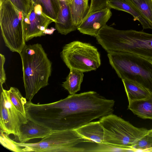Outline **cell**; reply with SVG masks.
I'll list each match as a JSON object with an SVG mask.
<instances>
[{
	"mask_svg": "<svg viewBox=\"0 0 152 152\" xmlns=\"http://www.w3.org/2000/svg\"><path fill=\"white\" fill-rule=\"evenodd\" d=\"M152 25V0H129Z\"/></svg>",
	"mask_w": 152,
	"mask_h": 152,
	"instance_id": "cell-22",
	"label": "cell"
},
{
	"mask_svg": "<svg viewBox=\"0 0 152 152\" xmlns=\"http://www.w3.org/2000/svg\"><path fill=\"white\" fill-rule=\"evenodd\" d=\"M85 142H91L74 129L52 131L35 143L18 142L12 140L14 151L18 152H87V149L79 146Z\"/></svg>",
	"mask_w": 152,
	"mask_h": 152,
	"instance_id": "cell-5",
	"label": "cell"
},
{
	"mask_svg": "<svg viewBox=\"0 0 152 152\" xmlns=\"http://www.w3.org/2000/svg\"><path fill=\"white\" fill-rule=\"evenodd\" d=\"M58 101L60 130H75L112 114L115 103L91 91L70 94Z\"/></svg>",
	"mask_w": 152,
	"mask_h": 152,
	"instance_id": "cell-1",
	"label": "cell"
},
{
	"mask_svg": "<svg viewBox=\"0 0 152 152\" xmlns=\"http://www.w3.org/2000/svg\"><path fill=\"white\" fill-rule=\"evenodd\" d=\"M72 0H70V2H71V1H72Z\"/></svg>",
	"mask_w": 152,
	"mask_h": 152,
	"instance_id": "cell-31",
	"label": "cell"
},
{
	"mask_svg": "<svg viewBox=\"0 0 152 152\" xmlns=\"http://www.w3.org/2000/svg\"><path fill=\"white\" fill-rule=\"evenodd\" d=\"M54 20L46 15L42 11L40 5H33L27 16L23 15V26L26 42L34 37L44 36L48 26Z\"/></svg>",
	"mask_w": 152,
	"mask_h": 152,
	"instance_id": "cell-10",
	"label": "cell"
},
{
	"mask_svg": "<svg viewBox=\"0 0 152 152\" xmlns=\"http://www.w3.org/2000/svg\"><path fill=\"white\" fill-rule=\"evenodd\" d=\"M0 25L6 46L20 54L26 45L23 14L9 0H0Z\"/></svg>",
	"mask_w": 152,
	"mask_h": 152,
	"instance_id": "cell-7",
	"label": "cell"
},
{
	"mask_svg": "<svg viewBox=\"0 0 152 152\" xmlns=\"http://www.w3.org/2000/svg\"><path fill=\"white\" fill-rule=\"evenodd\" d=\"M135 152L143 151L152 148V136L147 134L139 140L132 147Z\"/></svg>",
	"mask_w": 152,
	"mask_h": 152,
	"instance_id": "cell-25",
	"label": "cell"
},
{
	"mask_svg": "<svg viewBox=\"0 0 152 152\" xmlns=\"http://www.w3.org/2000/svg\"><path fill=\"white\" fill-rule=\"evenodd\" d=\"M147 134L152 136V128L150 130H148Z\"/></svg>",
	"mask_w": 152,
	"mask_h": 152,
	"instance_id": "cell-29",
	"label": "cell"
},
{
	"mask_svg": "<svg viewBox=\"0 0 152 152\" xmlns=\"http://www.w3.org/2000/svg\"><path fill=\"white\" fill-rule=\"evenodd\" d=\"M60 8L55 22L56 29L61 34L66 35L76 30L72 16L70 0H59Z\"/></svg>",
	"mask_w": 152,
	"mask_h": 152,
	"instance_id": "cell-12",
	"label": "cell"
},
{
	"mask_svg": "<svg viewBox=\"0 0 152 152\" xmlns=\"http://www.w3.org/2000/svg\"><path fill=\"white\" fill-rule=\"evenodd\" d=\"M37 4L41 5L46 15L55 22L60 8L59 0H37Z\"/></svg>",
	"mask_w": 152,
	"mask_h": 152,
	"instance_id": "cell-20",
	"label": "cell"
},
{
	"mask_svg": "<svg viewBox=\"0 0 152 152\" xmlns=\"http://www.w3.org/2000/svg\"><path fill=\"white\" fill-rule=\"evenodd\" d=\"M61 56L70 69L83 72L95 70L100 66V55L97 49L90 44L75 41L65 45Z\"/></svg>",
	"mask_w": 152,
	"mask_h": 152,
	"instance_id": "cell-8",
	"label": "cell"
},
{
	"mask_svg": "<svg viewBox=\"0 0 152 152\" xmlns=\"http://www.w3.org/2000/svg\"><path fill=\"white\" fill-rule=\"evenodd\" d=\"M75 130L83 137L91 142L104 144V130L99 121L91 122Z\"/></svg>",
	"mask_w": 152,
	"mask_h": 152,
	"instance_id": "cell-15",
	"label": "cell"
},
{
	"mask_svg": "<svg viewBox=\"0 0 152 152\" xmlns=\"http://www.w3.org/2000/svg\"><path fill=\"white\" fill-rule=\"evenodd\" d=\"M96 39L107 52H129L152 60V34L118 30L106 24L99 31Z\"/></svg>",
	"mask_w": 152,
	"mask_h": 152,
	"instance_id": "cell-2",
	"label": "cell"
},
{
	"mask_svg": "<svg viewBox=\"0 0 152 152\" xmlns=\"http://www.w3.org/2000/svg\"><path fill=\"white\" fill-rule=\"evenodd\" d=\"M52 131L28 120L22 124L17 137L20 142L26 143L35 138H43L50 133Z\"/></svg>",
	"mask_w": 152,
	"mask_h": 152,
	"instance_id": "cell-14",
	"label": "cell"
},
{
	"mask_svg": "<svg viewBox=\"0 0 152 152\" xmlns=\"http://www.w3.org/2000/svg\"><path fill=\"white\" fill-rule=\"evenodd\" d=\"M6 91L11 101L16 108L26 116L25 105L27 102L26 99L23 96L16 88L11 87L9 90H6Z\"/></svg>",
	"mask_w": 152,
	"mask_h": 152,
	"instance_id": "cell-21",
	"label": "cell"
},
{
	"mask_svg": "<svg viewBox=\"0 0 152 152\" xmlns=\"http://www.w3.org/2000/svg\"><path fill=\"white\" fill-rule=\"evenodd\" d=\"M88 1L89 0H72L70 3L72 19L77 27L88 12L89 9Z\"/></svg>",
	"mask_w": 152,
	"mask_h": 152,
	"instance_id": "cell-18",
	"label": "cell"
},
{
	"mask_svg": "<svg viewBox=\"0 0 152 152\" xmlns=\"http://www.w3.org/2000/svg\"><path fill=\"white\" fill-rule=\"evenodd\" d=\"M98 144L96 147L91 149L90 151L135 152L132 148L121 147L105 144Z\"/></svg>",
	"mask_w": 152,
	"mask_h": 152,
	"instance_id": "cell-24",
	"label": "cell"
},
{
	"mask_svg": "<svg viewBox=\"0 0 152 152\" xmlns=\"http://www.w3.org/2000/svg\"><path fill=\"white\" fill-rule=\"evenodd\" d=\"M55 30V29L53 28L51 29H48V28L45 30V35L46 34H50L53 33L54 31Z\"/></svg>",
	"mask_w": 152,
	"mask_h": 152,
	"instance_id": "cell-28",
	"label": "cell"
},
{
	"mask_svg": "<svg viewBox=\"0 0 152 152\" xmlns=\"http://www.w3.org/2000/svg\"><path fill=\"white\" fill-rule=\"evenodd\" d=\"M99 121L103 129L105 144L132 148L138 140L147 134V129L135 127L113 113L103 117Z\"/></svg>",
	"mask_w": 152,
	"mask_h": 152,
	"instance_id": "cell-6",
	"label": "cell"
},
{
	"mask_svg": "<svg viewBox=\"0 0 152 152\" xmlns=\"http://www.w3.org/2000/svg\"><path fill=\"white\" fill-rule=\"evenodd\" d=\"M128 109L141 118L152 119V95L129 102Z\"/></svg>",
	"mask_w": 152,
	"mask_h": 152,
	"instance_id": "cell-16",
	"label": "cell"
},
{
	"mask_svg": "<svg viewBox=\"0 0 152 152\" xmlns=\"http://www.w3.org/2000/svg\"><path fill=\"white\" fill-rule=\"evenodd\" d=\"M83 76V72L81 71L70 69L66 81L63 83L62 86L69 94H75L80 90Z\"/></svg>",
	"mask_w": 152,
	"mask_h": 152,
	"instance_id": "cell-19",
	"label": "cell"
},
{
	"mask_svg": "<svg viewBox=\"0 0 152 152\" xmlns=\"http://www.w3.org/2000/svg\"><path fill=\"white\" fill-rule=\"evenodd\" d=\"M122 80L129 103L145 99L152 95L147 89L136 83L125 79Z\"/></svg>",
	"mask_w": 152,
	"mask_h": 152,
	"instance_id": "cell-17",
	"label": "cell"
},
{
	"mask_svg": "<svg viewBox=\"0 0 152 152\" xmlns=\"http://www.w3.org/2000/svg\"><path fill=\"white\" fill-rule=\"evenodd\" d=\"M33 3V5H35L37 4V0H32Z\"/></svg>",
	"mask_w": 152,
	"mask_h": 152,
	"instance_id": "cell-30",
	"label": "cell"
},
{
	"mask_svg": "<svg viewBox=\"0 0 152 152\" xmlns=\"http://www.w3.org/2000/svg\"><path fill=\"white\" fill-rule=\"evenodd\" d=\"M26 116L19 111L11 101L6 90L1 91L0 101V133L18 137L21 126L28 121Z\"/></svg>",
	"mask_w": 152,
	"mask_h": 152,
	"instance_id": "cell-9",
	"label": "cell"
},
{
	"mask_svg": "<svg viewBox=\"0 0 152 152\" xmlns=\"http://www.w3.org/2000/svg\"><path fill=\"white\" fill-rule=\"evenodd\" d=\"M5 61L4 56L1 53L0 54V84L1 91L3 88L2 85L5 83L6 77L5 71L4 69V65Z\"/></svg>",
	"mask_w": 152,
	"mask_h": 152,
	"instance_id": "cell-27",
	"label": "cell"
},
{
	"mask_svg": "<svg viewBox=\"0 0 152 152\" xmlns=\"http://www.w3.org/2000/svg\"><path fill=\"white\" fill-rule=\"evenodd\" d=\"M22 60L26 98L31 101L42 88L48 84L52 63L42 45H26L20 54Z\"/></svg>",
	"mask_w": 152,
	"mask_h": 152,
	"instance_id": "cell-3",
	"label": "cell"
},
{
	"mask_svg": "<svg viewBox=\"0 0 152 152\" xmlns=\"http://www.w3.org/2000/svg\"><path fill=\"white\" fill-rule=\"evenodd\" d=\"M109 0H91L89 10L86 16L92 12L107 7Z\"/></svg>",
	"mask_w": 152,
	"mask_h": 152,
	"instance_id": "cell-26",
	"label": "cell"
},
{
	"mask_svg": "<svg viewBox=\"0 0 152 152\" xmlns=\"http://www.w3.org/2000/svg\"><path fill=\"white\" fill-rule=\"evenodd\" d=\"M112 15L110 9L107 7L92 12L86 16L77 29L83 34L96 37Z\"/></svg>",
	"mask_w": 152,
	"mask_h": 152,
	"instance_id": "cell-11",
	"label": "cell"
},
{
	"mask_svg": "<svg viewBox=\"0 0 152 152\" xmlns=\"http://www.w3.org/2000/svg\"><path fill=\"white\" fill-rule=\"evenodd\" d=\"M107 7L110 9H113L128 12L133 17L134 21L137 20L140 23L143 29H152V25L129 0H109Z\"/></svg>",
	"mask_w": 152,
	"mask_h": 152,
	"instance_id": "cell-13",
	"label": "cell"
},
{
	"mask_svg": "<svg viewBox=\"0 0 152 152\" xmlns=\"http://www.w3.org/2000/svg\"><path fill=\"white\" fill-rule=\"evenodd\" d=\"M14 6L21 12L23 15L27 16L33 7L32 0H9Z\"/></svg>",
	"mask_w": 152,
	"mask_h": 152,
	"instance_id": "cell-23",
	"label": "cell"
},
{
	"mask_svg": "<svg viewBox=\"0 0 152 152\" xmlns=\"http://www.w3.org/2000/svg\"><path fill=\"white\" fill-rule=\"evenodd\" d=\"M107 52L110 63L120 78L140 85L152 95V60L129 52Z\"/></svg>",
	"mask_w": 152,
	"mask_h": 152,
	"instance_id": "cell-4",
	"label": "cell"
}]
</instances>
